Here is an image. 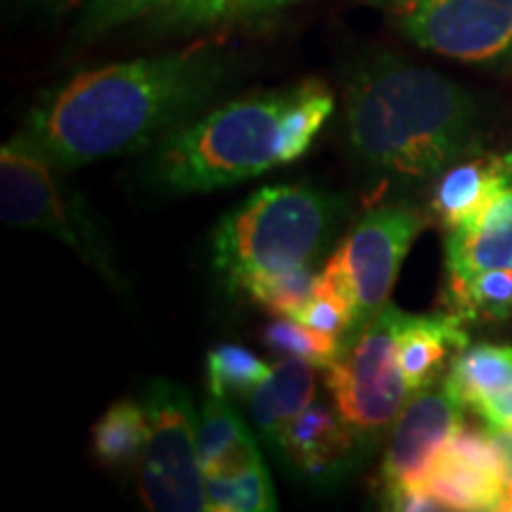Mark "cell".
I'll use <instances>...</instances> for the list:
<instances>
[{
	"label": "cell",
	"mask_w": 512,
	"mask_h": 512,
	"mask_svg": "<svg viewBox=\"0 0 512 512\" xmlns=\"http://www.w3.org/2000/svg\"><path fill=\"white\" fill-rule=\"evenodd\" d=\"M233 69L214 41L88 69L43 95L19 136L62 171L152 150L209 110Z\"/></svg>",
	"instance_id": "1"
},
{
	"label": "cell",
	"mask_w": 512,
	"mask_h": 512,
	"mask_svg": "<svg viewBox=\"0 0 512 512\" xmlns=\"http://www.w3.org/2000/svg\"><path fill=\"white\" fill-rule=\"evenodd\" d=\"M477 117L460 83L396 55H370L344 81V145L380 190L432 183L472 150Z\"/></svg>",
	"instance_id": "2"
},
{
	"label": "cell",
	"mask_w": 512,
	"mask_h": 512,
	"mask_svg": "<svg viewBox=\"0 0 512 512\" xmlns=\"http://www.w3.org/2000/svg\"><path fill=\"white\" fill-rule=\"evenodd\" d=\"M294 88L252 93L197 114L150 150L147 188L192 195L230 188L283 166L285 114Z\"/></svg>",
	"instance_id": "3"
},
{
	"label": "cell",
	"mask_w": 512,
	"mask_h": 512,
	"mask_svg": "<svg viewBox=\"0 0 512 512\" xmlns=\"http://www.w3.org/2000/svg\"><path fill=\"white\" fill-rule=\"evenodd\" d=\"M347 216L339 197L309 185H268L230 209L209 240L211 268L228 294L266 275L316 266Z\"/></svg>",
	"instance_id": "4"
},
{
	"label": "cell",
	"mask_w": 512,
	"mask_h": 512,
	"mask_svg": "<svg viewBox=\"0 0 512 512\" xmlns=\"http://www.w3.org/2000/svg\"><path fill=\"white\" fill-rule=\"evenodd\" d=\"M62 174L31 140L19 133L10 138L0 150V219L8 226L53 235L114 292L124 294L126 280L105 228L86 197L62 181Z\"/></svg>",
	"instance_id": "5"
},
{
	"label": "cell",
	"mask_w": 512,
	"mask_h": 512,
	"mask_svg": "<svg viewBox=\"0 0 512 512\" xmlns=\"http://www.w3.org/2000/svg\"><path fill=\"white\" fill-rule=\"evenodd\" d=\"M403 316L401 309L387 304L380 316L342 344L335 361L325 368V384L337 411L366 456L392 430L411 396L396 347Z\"/></svg>",
	"instance_id": "6"
},
{
	"label": "cell",
	"mask_w": 512,
	"mask_h": 512,
	"mask_svg": "<svg viewBox=\"0 0 512 512\" xmlns=\"http://www.w3.org/2000/svg\"><path fill=\"white\" fill-rule=\"evenodd\" d=\"M147 437L138 458V484L143 503L155 512L209 510L204 472L197 446V418L190 394L166 377L145 384Z\"/></svg>",
	"instance_id": "7"
},
{
	"label": "cell",
	"mask_w": 512,
	"mask_h": 512,
	"mask_svg": "<svg viewBox=\"0 0 512 512\" xmlns=\"http://www.w3.org/2000/svg\"><path fill=\"white\" fill-rule=\"evenodd\" d=\"M415 46L484 69L512 67V0H366Z\"/></svg>",
	"instance_id": "8"
},
{
	"label": "cell",
	"mask_w": 512,
	"mask_h": 512,
	"mask_svg": "<svg viewBox=\"0 0 512 512\" xmlns=\"http://www.w3.org/2000/svg\"><path fill=\"white\" fill-rule=\"evenodd\" d=\"M422 228L425 216L418 209L406 204H380L356 221L325 261L354 299V328L349 339L389 304L403 259Z\"/></svg>",
	"instance_id": "9"
},
{
	"label": "cell",
	"mask_w": 512,
	"mask_h": 512,
	"mask_svg": "<svg viewBox=\"0 0 512 512\" xmlns=\"http://www.w3.org/2000/svg\"><path fill=\"white\" fill-rule=\"evenodd\" d=\"M463 403L441 387H422L408 396L389 434L380 467L382 498L425 482L434 456L463 427Z\"/></svg>",
	"instance_id": "10"
},
{
	"label": "cell",
	"mask_w": 512,
	"mask_h": 512,
	"mask_svg": "<svg viewBox=\"0 0 512 512\" xmlns=\"http://www.w3.org/2000/svg\"><path fill=\"white\" fill-rule=\"evenodd\" d=\"M448 510H501L503 460L489 430H460L439 448L425 482Z\"/></svg>",
	"instance_id": "11"
},
{
	"label": "cell",
	"mask_w": 512,
	"mask_h": 512,
	"mask_svg": "<svg viewBox=\"0 0 512 512\" xmlns=\"http://www.w3.org/2000/svg\"><path fill=\"white\" fill-rule=\"evenodd\" d=\"M275 448L313 484L335 482L368 458L337 406L330 408L325 401H311L285 427Z\"/></svg>",
	"instance_id": "12"
},
{
	"label": "cell",
	"mask_w": 512,
	"mask_h": 512,
	"mask_svg": "<svg viewBox=\"0 0 512 512\" xmlns=\"http://www.w3.org/2000/svg\"><path fill=\"white\" fill-rule=\"evenodd\" d=\"M491 268H512V176L472 219L446 233L448 278Z\"/></svg>",
	"instance_id": "13"
},
{
	"label": "cell",
	"mask_w": 512,
	"mask_h": 512,
	"mask_svg": "<svg viewBox=\"0 0 512 512\" xmlns=\"http://www.w3.org/2000/svg\"><path fill=\"white\" fill-rule=\"evenodd\" d=\"M512 176V152H467L446 166L432 181L430 214L439 226L453 230L460 223L472 219Z\"/></svg>",
	"instance_id": "14"
},
{
	"label": "cell",
	"mask_w": 512,
	"mask_h": 512,
	"mask_svg": "<svg viewBox=\"0 0 512 512\" xmlns=\"http://www.w3.org/2000/svg\"><path fill=\"white\" fill-rule=\"evenodd\" d=\"M446 387L489 427H512V347H465L453 358Z\"/></svg>",
	"instance_id": "15"
},
{
	"label": "cell",
	"mask_w": 512,
	"mask_h": 512,
	"mask_svg": "<svg viewBox=\"0 0 512 512\" xmlns=\"http://www.w3.org/2000/svg\"><path fill=\"white\" fill-rule=\"evenodd\" d=\"M399 361L403 377L411 392L430 387L439 380L446 363L456 358L470 339L465 332V320L456 313L446 311L439 316H403L399 339Z\"/></svg>",
	"instance_id": "16"
},
{
	"label": "cell",
	"mask_w": 512,
	"mask_h": 512,
	"mask_svg": "<svg viewBox=\"0 0 512 512\" xmlns=\"http://www.w3.org/2000/svg\"><path fill=\"white\" fill-rule=\"evenodd\" d=\"M316 366L302 358L285 356L275 363L266 380L256 384L247 396L249 415L256 430L273 448L278 446L285 427L316 399Z\"/></svg>",
	"instance_id": "17"
},
{
	"label": "cell",
	"mask_w": 512,
	"mask_h": 512,
	"mask_svg": "<svg viewBox=\"0 0 512 512\" xmlns=\"http://www.w3.org/2000/svg\"><path fill=\"white\" fill-rule=\"evenodd\" d=\"M197 446H200L204 477L238 475L264 460L252 432L235 415L228 399L214 394H209L202 403Z\"/></svg>",
	"instance_id": "18"
},
{
	"label": "cell",
	"mask_w": 512,
	"mask_h": 512,
	"mask_svg": "<svg viewBox=\"0 0 512 512\" xmlns=\"http://www.w3.org/2000/svg\"><path fill=\"white\" fill-rule=\"evenodd\" d=\"M297 0H166L143 17L147 29L164 36H185L280 10Z\"/></svg>",
	"instance_id": "19"
},
{
	"label": "cell",
	"mask_w": 512,
	"mask_h": 512,
	"mask_svg": "<svg viewBox=\"0 0 512 512\" xmlns=\"http://www.w3.org/2000/svg\"><path fill=\"white\" fill-rule=\"evenodd\" d=\"M448 311L463 320L498 323L512 313V268H491L465 278H448Z\"/></svg>",
	"instance_id": "20"
},
{
	"label": "cell",
	"mask_w": 512,
	"mask_h": 512,
	"mask_svg": "<svg viewBox=\"0 0 512 512\" xmlns=\"http://www.w3.org/2000/svg\"><path fill=\"white\" fill-rule=\"evenodd\" d=\"M147 437L145 408L140 401H117L93 427V453L105 467L138 465Z\"/></svg>",
	"instance_id": "21"
},
{
	"label": "cell",
	"mask_w": 512,
	"mask_h": 512,
	"mask_svg": "<svg viewBox=\"0 0 512 512\" xmlns=\"http://www.w3.org/2000/svg\"><path fill=\"white\" fill-rule=\"evenodd\" d=\"M335 110L332 91L320 79L297 83L294 100L285 114V138H283V164L297 162L309 150L313 138L330 119Z\"/></svg>",
	"instance_id": "22"
},
{
	"label": "cell",
	"mask_w": 512,
	"mask_h": 512,
	"mask_svg": "<svg viewBox=\"0 0 512 512\" xmlns=\"http://www.w3.org/2000/svg\"><path fill=\"white\" fill-rule=\"evenodd\" d=\"M211 512H271L278 508L266 463H256L238 475L204 477Z\"/></svg>",
	"instance_id": "23"
},
{
	"label": "cell",
	"mask_w": 512,
	"mask_h": 512,
	"mask_svg": "<svg viewBox=\"0 0 512 512\" xmlns=\"http://www.w3.org/2000/svg\"><path fill=\"white\" fill-rule=\"evenodd\" d=\"M271 366H266L259 356L238 344H219L207 354V380L209 394L221 399L242 396L247 399L256 384L266 380Z\"/></svg>",
	"instance_id": "24"
},
{
	"label": "cell",
	"mask_w": 512,
	"mask_h": 512,
	"mask_svg": "<svg viewBox=\"0 0 512 512\" xmlns=\"http://www.w3.org/2000/svg\"><path fill=\"white\" fill-rule=\"evenodd\" d=\"M318 275L320 273L316 271V266H297L290 268V271L254 280L242 294L264 306L266 311L278 313V316L299 318L306 304L311 302L313 292H316Z\"/></svg>",
	"instance_id": "25"
},
{
	"label": "cell",
	"mask_w": 512,
	"mask_h": 512,
	"mask_svg": "<svg viewBox=\"0 0 512 512\" xmlns=\"http://www.w3.org/2000/svg\"><path fill=\"white\" fill-rule=\"evenodd\" d=\"M264 342L275 354L302 358V361H309L316 368H328L342 351V342L337 337L313 330L292 316L271 320L264 330Z\"/></svg>",
	"instance_id": "26"
},
{
	"label": "cell",
	"mask_w": 512,
	"mask_h": 512,
	"mask_svg": "<svg viewBox=\"0 0 512 512\" xmlns=\"http://www.w3.org/2000/svg\"><path fill=\"white\" fill-rule=\"evenodd\" d=\"M299 320L313 330L337 337L342 344L349 339L354 328V299L328 266L320 271L316 292Z\"/></svg>",
	"instance_id": "27"
},
{
	"label": "cell",
	"mask_w": 512,
	"mask_h": 512,
	"mask_svg": "<svg viewBox=\"0 0 512 512\" xmlns=\"http://www.w3.org/2000/svg\"><path fill=\"white\" fill-rule=\"evenodd\" d=\"M145 0H83L79 17L81 38H98L140 19Z\"/></svg>",
	"instance_id": "28"
},
{
	"label": "cell",
	"mask_w": 512,
	"mask_h": 512,
	"mask_svg": "<svg viewBox=\"0 0 512 512\" xmlns=\"http://www.w3.org/2000/svg\"><path fill=\"white\" fill-rule=\"evenodd\" d=\"M491 439L501 453L503 460V501L501 510H512V427H489Z\"/></svg>",
	"instance_id": "29"
},
{
	"label": "cell",
	"mask_w": 512,
	"mask_h": 512,
	"mask_svg": "<svg viewBox=\"0 0 512 512\" xmlns=\"http://www.w3.org/2000/svg\"><path fill=\"white\" fill-rule=\"evenodd\" d=\"M36 5H41V8H46L50 12H60L64 8H69V5L74 3V0H34Z\"/></svg>",
	"instance_id": "30"
}]
</instances>
